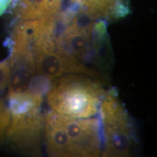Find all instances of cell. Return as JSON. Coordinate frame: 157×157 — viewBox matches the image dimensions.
<instances>
[{
	"instance_id": "6da1fadb",
	"label": "cell",
	"mask_w": 157,
	"mask_h": 157,
	"mask_svg": "<svg viewBox=\"0 0 157 157\" xmlns=\"http://www.w3.org/2000/svg\"><path fill=\"white\" fill-rule=\"evenodd\" d=\"M57 50L70 74L107 79L111 63L107 22L94 20L70 7L58 15L54 34Z\"/></svg>"
},
{
	"instance_id": "7a4b0ae2",
	"label": "cell",
	"mask_w": 157,
	"mask_h": 157,
	"mask_svg": "<svg viewBox=\"0 0 157 157\" xmlns=\"http://www.w3.org/2000/svg\"><path fill=\"white\" fill-rule=\"evenodd\" d=\"M47 154L56 157H97L102 154L98 118H72L49 110L44 113Z\"/></svg>"
},
{
	"instance_id": "3957f363",
	"label": "cell",
	"mask_w": 157,
	"mask_h": 157,
	"mask_svg": "<svg viewBox=\"0 0 157 157\" xmlns=\"http://www.w3.org/2000/svg\"><path fill=\"white\" fill-rule=\"evenodd\" d=\"M106 90L99 80L89 76L70 74L50 82L44 101L50 110L72 118L98 115Z\"/></svg>"
},
{
	"instance_id": "277c9868",
	"label": "cell",
	"mask_w": 157,
	"mask_h": 157,
	"mask_svg": "<svg viewBox=\"0 0 157 157\" xmlns=\"http://www.w3.org/2000/svg\"><path fill=\"white\" fill-rule=\"evenodd\" d=\"M44 94L34 91L7 92L10 122L5 139L15 148L37 154L44 140Z\"/></svg>"
},
{
	"instance_id": "5b68a950",
	"label": "cell",
	"mask_w": 157,
	"mask_h": 157,
	"mask_svg": "<svg viewBox=\"0 0 157 157\" xmlns=\"http://www.w3.org/2000/svg\"><path fill=\"white\" fill-rule=\"evenodd\" d=\"M103 156H130L137 144L135 124L114 87L106 90L99 110Z\"/></svg>"
},
{
	"instance_id": "8992f818",
	"label": "cell",
	"mask_w": 157,
	"mask_h": 157,
	"mask_svg": "<svg viewBox=\"0 0 157 157\" xmlns=\"http://www.w3.org/2000/svg\"><path fill=\"white\" fill-rule=\"evenodd\" d=\"M76 10L94 20L113 21L130 12L129 0H70Z\"/></svg>"
},
{
	"instance_id": "52a82bcc",
	"label": "cell",
	"mask_w": 157,
	"mask_h": 157,
	"mask_svg": "<svg viewBox=\"0 0 157 157\" xmlns=\"http://www.w3.org/2000/svg\"><path fill=\"white\" fill-rule=\"evenodd\" d=\"M63 0H13L15 23L56 17L63 10Z\"/></svg>"
},
{
	"instance_id": "ba28073f",
	"label": "cell",
	"mask_w": 157,
	"mask_h": 157,
	"mask_svg": "<svg viewBox=\"0 0 157 157\" xmlns=\"http://www.w3.org/2000/svg\"><path fill=\"white\" fill-rule=\"evenodd\" d=\"M2 94L0 93V143L5 139L11 118L7 99Z\"/></svg>"
},
{
	"instance_id": "9c48e42d",
	"label": "cell",
	"mask_w": 157,
	"mask_h": 157,
	"mask_svg": "<svg viewBox=\"0 0 157 157\" xmlns=\"http://www.w3.org/2000/svg\"><path fill=\"white\" fill-rule=\"evenodd\" d=\"M10 74V67L8 58L0 61V93L7 90Z\"/></svg>"
},
{
	"instance_id": "30bf717a",
	"label": "cell",
	"mask_w": 157,
	"mask_h": 157,
	"mask_svg": "<svg viewBox=\"0 0 157 157\" xmlns=\"http://www.w3.org/2000/svg\"><path fill=\"white\" fill-rule=\"evenodd\" d=\"M13 2V0H0V15L5 13Z\"/></svg>"
}]
</instances>
